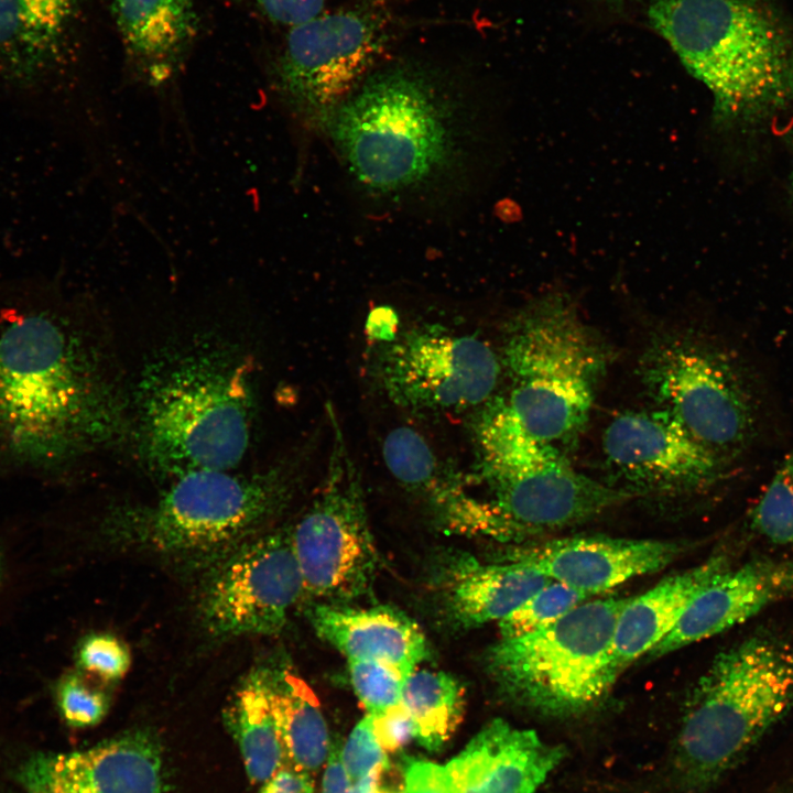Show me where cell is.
Wrapping results in <instances>:
<instances>
[{
  "mask_svg": "<svg viewBox=\"0 0 793 793\" xmlns=\"http://www.w3.org/2000/svg\"><path fill=\"white\" fill-rule=\"evenodd\" d=\"M683 550L666 540L572 536L515 548L506 560L591 596L665 568Z\"/></svg>",
  "mask_w": 793,
  "mask_h": 793,
  "instance_id": "obj_18",
  "label": "cell"
},
{
  "mask_svg": "<svg viewBox=\"0 0 793 793\" xmlns=\"http://www.w3.org/2000/svg\"><path fill=\"white\" fill-rule=\"evenodd\" d=\"M563 758L536 731L495 718L446 769L458 793H536Z\"/></svg>",
  "mask_w": 793,
  "mask_h": 793,
  "instance_id": "obj_20",
  "label": "cell"
},
{
  "mask_svg": "<svg viewBox=\"0 0 793 793\" xmlns=\"http://www.w3.org/2000/svg\"><path fill=\"white\" fill-rule=\"evenodd\" d=\"M80 0H0V75L34 86L63 64Z\"/></svg>",
  "mask_w": 793,
  "mask_h": 793,
  "instance_id": "obj_23",
  "label": "cell"
},
{
  "mask_svg": "<svg viewBox=\"0 0 793 793\" xmlns=\"http://www.w3.org/2000/svg\"><path fill=\"white\" fill-rule=\"evenodd\" d=\"M589 596L566 584L551 580L497 622L501 639L515 638L545 628Z\"/></svg>",
  "mask_w": 793,
  "mask_h": 793,
  "instance_id": "obj_31",
  "label": "cell"
},
{
  "mask_svg": "<svg viewBox=\"0 0 793 793\" xmlns=\"http://www.w3.org/2000/svg\"><path fill=\"white\" fill-rule=\"evenodd\" d=\"M79 667L106 682L121 680L130 669L131 653L127 644L115 634L87 636L77 649Z\"/></svg>",
  "mask_w": 793,
  "mask_h": 793,
  "instance_id": "obj_34",
  "label": "cell"
},
{
  "mask_svg": "<svg viewBox=\"0 0 793 793\" xmlns=\"http://www.w3.org/2000/svg\"><path fill=\"white\" fill-rule=\"evenodd\" d=\"M303 595L290 531L260 533L217 560L203 588L200 617L218 638L275 634Z\"/></svg>",
  "mask_w": 793,
  "mask_h": 793,
  "instance_id": "obj_13",
  "label": "cell"
},
{
  "mask_svg": "<svg viewBox=\"0 0 793 793\" xmlns=\"http://www.w3.org/2000/svg\"><path fill=\"white\" fill-rule=\"evenodd\" d=\"M611 470L633 493H697L736 472L659 408L617 415L602 434Z\"/></svg>",
  "mask_w": 793,
  "mask_h": 793,
  "instance_id": "obj_14",
  "label": "cell"
},
{
  "mask_svg": "<svg viewBox=\"0 0 793 793\" xmlns=\"http://www.w3.org/2000/svg\"><path fill=\"white\" fill-rule=\"evenodd\" d=\"M111 8L135 77L169 85L197 33L195 0H112Z\"/></svg>",
  "mask_w": 793,
  "mask_h": 793,
  "instance_id": "obj_22",
  "label": "cell"
},
{
  "mask_svg": "<svg viewBox=\"0 0 793 793\" xmlns=\"http://www.w3.org/2000/svg\"><path fill=\"white\" fill-rule=\"evenodd\" d=\"M263 784L260 793H313V782L308 772L293 767H282Z\"/></svg>",
  "mask_w": 793,
  "mask_h": 793,
  "instance_id": "obj_39",
  "label": "cell"
},
{
  "mask_svg": "<svg viewBox=\"0 0 793 793\" xmlns=\"http://www.w3.org/2000/svg\"><path fill=\"white\" fill-rule=\"evenodd\" d=\"M750 528L781 546L793 545V443L751 509Z\"/></svg>",
  "mask_w": 793,
  "mask_h": 793,
  "instance_id": "obj_30",
  "label": "cell"
},
{
  "mask_svg": "<svg viewBox=\"0 0 793 793\" xmlns=\"http://www.w3.org/2000/svg\"><path fill=\"white\" fill-rule=\"evenodd\" d=\"M371 719L376 738L384 751L401 749L415 738L414 723L402 703L371 716Z\"/></svg>",
  "mask_w": 793,
  "mask_h": 793,
  "instance_id": "obj_37",
  "label": "cell"
},
{
  "mask_svg": "<svg viewBox=\"0 0 793 793\" xmlns=\"http://www.w3.org/2000/svg\"><path fill=\"white\" fill-rule=\"evenodd\" d=\"M122 404L77 325L44 306L0 313V457L50 471L113 442Z\"/></svg>",
  "mask_w": 793,
  "mask_h": 793,
  "instance_id": "obj_1",
  "label": "cell"
},
{
  "mask_svg": "<svg viewBox=\"0 0 793 793\" xmlns=\"http://www.w3.org/2000/svg\"><path fill=\"white\" fill-rule=\"evenodd\" d=\"M500 361L475 335L424 324L380 343L370 371L394 405L413 414H441L488 402L499 381Z\"/></svg>",
  "mask_w": 793,
  "mask_h": 793,
  "instance_id": "obj_11",
  "label": "cell"
},
{
  "mask_svg": "<svg viewBox=\"0 0 793 793\" xmlns=\"http://www.w3.org/2000/svg\"><path fill=\"white\" fill-rule=\"evenodd\" d=\"M327 410L332 441L325 481L289 531L305 595L346 604L370 588L379 557L360 472L330 404Z\"/></svg>",
  "mask_w": 793,
  "mask_h": 793,
  "instance_id": "obj_10",
  "label": "cell"
},
{
  "mask_svg": "<svg viewBox=\"0 0 793 793\" xmlns=\"http://www.w3.org/2000/svg\"><path fill=\"white\" fill-rule=\"evenodd\" d=\"M551 580L521 562L485 564L466 557L445 574L444 604L456 624L475 628L498 622Z\"/></svg>",
  "mask_w": 793,
  "mask_h": 793,
  "instance_id": "obj_25",
  "label": "cell"
},
{
  "mask_svg": "<svg viewBox=\"0 0 793 793\" xmlns=\"http://www.w3.org/2000/svg\"><path fill=\"white\" fill-rule=\"evenodd\" d=\"M404 793H458L446 767L411 760L404 772Z\"/></svg>",
  "mask_w": 793,
  "mask_h": 793,
  "instance_id": "obj_38",
  "label": "cell"
},
{
  "mask_svg": "<svg viewBox=\"0 0 793 793\" xmlns=\"http://www.w3.org/2000/svg\"><path fill=\"white\" fill-rule=\"evenodd\" d=\"M639 374L666 411L735 472L751 458L763 426L762 395L747 362L702 335L667 333L651 340Z\"/></svg>",
  "mask_w": 793,
  "mask_h": 793,
  "instance_id": "obj_8",
  "label": "cell"
},
{
  "mask_svg": "<svg viewBox=\"0 0 793 793\" xmlns=\"http://www.w3.org/2000/svg\"><path fill=\"white\" fill-rule=\"evenodd\" d=\"M629 599L582 602L545 628L493 644L486 667L500 694L547 717H571L598 705L617 681L612 640Z\"/></svg>",
  "mask_w": 793,
  "mask_h": 793,
  "instance_id": "obj_9",
  "label": "cell"
},
{
  "mask_svg": "<svg viewBox=\"0 0 793 793\" xmlns=\"http://www.w3.org/2000/svg\"><path fill=\"white\" fill-rule=\"evenodd\" d=\"M791 150H792V159H793V132H792V138H791ZM791 186H792V191H793V166H792V174H791Z\"/></svg>",
  "mask_w": 793,
  "mask_h": 793,
  "instance_id": "obj_42",
  "label": "cell"
},
{
  "mask_svg": "<svg viewBox=\"0 0 793 793\" xmlns=\"http://www.w3.org/2000/svg\"><path fill=\"white\" fill-rule=\"evenodd\" d=\"M388 39L387 18L369 8L292 28L275 65L278 90L296 113L325 119L369 76Z\"/></svg>",
  "mask_w": 793,
  "mask_h": 793,
  "instance_id": "obj_12",
  "label": "cell"
},
{
  "mask_svg": "<svg viewBox=\"0 0 793 793\" xmlns=\"http://www.w3.org/2000/svg\"><path fill=\"white\" fill-rule=\"evenodd\" d=\"M300 459L253 474L196 470L174 479L157 499L117 511L112 536L169 556L217 560L260 534L291 497Z\"/></svg>",
  "mask_w": 793,
  "mask_h": 793,
  "instance_id": "obj_6",
  "label": "cell"
},
{
  "mask_svg": "<svg viewBox=\"0 0 793 793\" xmlns=\"http://www.w3.org/2000/svg\"><path fill=\"white\" fill-rule=\"evenodd\" d=\"M648 17L720 121L756 122L793 101V36L767 0H653Z\"/></svg>",
  "mask_w": 793,
  "mask_h": 793,
  "instance_id": "obj_4",
  "label": "cell"
},
{
  "mask_svg": "<svg viewBox=\"0 0 793 793\" xmlns=\"http://www.w3.org/2000/svg\"><path fill=\"white\" fill-rule=\"evenodd\" d=\"M485 404L475 428L481 456L479 475L518 472L563 457L555 446L537 439L524 427L504 398Z\"/></svg>",
  "mask_w": 793,
  "mask_h": 793,
  "instance_id": "obj_28",
  "label": "cell"
},
{
  "mask_svg": "<svg viewBox=\"0 0 793 793\" xmlns=\"http://www.w3.org/2000/svg\"><path fill=\"white\" fill-rule=\"evenodd\" d=\"M340 760L351 781L376 769L387 768V756L376 738L370 715L365 716L350 732Z\"/></svg>",
  "mask_w": 793,
  "mask_h": 793,
  "instance_id": "obj_35",
  "label": "cell"
},
{
  "mask_svg": "<svg viewBox=\"0 0 793 793\" xmlns=\"http://www.w3.org/2000/svg\"><path fill=\"white\" fill-rule=\"evenodd\" d=\"M316 634L349 660L388 664L405 678L430 653L420 627L389 606L367 608L317 602L309 611Z\"/></svg>",
  "mask_w": 793,
  "mask_h": 793,
  "instance_id": "obj_21",
  "label": "cell"
},
{
  "mask_svg": "<svg viewBox=\"0 0 793 793\" xmlns=\"http://www.w3.org/2000/svg\"><path fill=\"white\" fill-rule=\"evenodd\" d=\"M224 719L237 741L248 778L253 783L267 782L283 767L285 753L259 667L241 682Z\"/></svg>",
  "mask_w": 793,
  "mask_h": 793,
  "instance_id": "obj_27",
  "label": "cell"
},
{
  "mask_svg": "<svg viewBox=\"0 0 793 793\" xmlns=\"http://www.w3.org/2000/svg\"><path fill=\"white\" fill-rule=\"evenodd\" d=\"M322 793H352V781L343 765L337 748H332L328 754Z\"/></svg>",
  "mask_w": 793,
  "mask_h": 793,
  "instance_id": "obj_40",
  "label": "cell"
},
{
  "mask_svg": "<svg viewBox=\"0 0 793 793\" xmlns=\"http://www.w3.org/2000/svg\"><path fill=\"white\" fill-rule=\"evenodd\" d=\"M793 708V642L757 631L718 653L689 695L673 756L687 791L723 778Z\"/></svg>",
  "mask_w": 793,
  "mask_h": 793,
  "instance_id": "obj_5",
  "label": "cell"
},
{
  "mask_svg": "<svg viewBox=\"0 0 793 793\" xmlns=\"http://www.w3.org/2000/svg\"><path fill=\"white\" fill-rule=\"evenodd\" d=\"M401 703L414 723L420 745L437 751L460 721L465 691L449 673L415 670L404 681Z\"/></svg>",
  "mask_w": 793,
  "mask_h": 793,
  "instance_id": "obj_29",
  "label": "cell"
},
{
  "mask_svg": "<svg viewBox=\"0 0 793 793\" xmlns=\"http://www.w3.org/2000/svg\"><path fill=\"white\" fill-rule=\"evenodd\" d=\"M786 599H793V560L761 557L731 565L695 598L648 659L717 636Z\"/></svg>",
  "mask_w": 793,
  "mask_h": 793,
  "instance_id": "obj_19",
  "label": "cell"
},
{
  "mask_svg": "<svg viewBox=\"0 0 793 793\" xmlns=\"http://www.w3.org/2000/svg\"><path fill=\"white\" fill-rule=\"evenodd\" d=\"M608 2H610L612 4H620V3H623L624 0H608Z\"/></svg>",
  "mask_w": 793,
  "mask_h": 793,
  "instance_id": "obj_43",
  "label": "cell"
},
{
  "mask_svg": "<svg viewBox=\"0 0 793 793\" xmlns=\"http://www.w3.org/2000/svg\"><path fill=\"white\" fill-rule=\"evenodd\" d=\"M731 565L724 555L713 556L630 598L619 615L613 633L615 677L618 678L667 636L695 598Z\"/></svg>",
  "mask_w": 793,
  "mask_h": 793,
  "instance_id": "obj_24",
  "label": "cell"
},
{
  "mask_svg": "<svg viewBox=\"0 0 793 793\" xmlns=\"http://www.w3.org/2000/svg\"><path fill=\"white\" fill-rule=\"evenodd\" d=\"M328 123L351 173L380 193L432 185L454 172L463 156L460 106L414 70L369 75L328 116Z\"/></svg>",
  "mask_w": 793,
  "mask_h": 793,
  "instance_id": "obj_3",
  "label": "cell"
},
{
  "mask_svg": "<svg viewBox=\"0 0 793 793\" xmlns=\"http://www.w3.org/2000/svg\"><path fill=\"white\" fill-rule=\"evenodd\" d=\"M352 689L368 711L376 716L401 703L405 677L394 667L371 660H349Z\"/></svg>",
  "mask_w": 793,
  "mask_h": 793,
  "instance_id": "obj_32",
  "label": "cell"
},
{
  "mask_svg": "<svg viewBox=\"0 0 793 793\" xmlns=\"http://www.w3.org/2000/svg\"><path fill=\"white\" fill-rule=\"evenodd\" d=\"M29 793H165L157 737L134 730L91 748L30 760L21 772Z\"/></svg>",
  "mask_w": 793,
  "mask_h": 793,
  "instance_id": "obj_15",
  "label": "cell"
},
{
  "mask_svg": "<svg viewBox=\"0 0 793 793\" xmlns=\"http://www.w3.org/2000/svg\"><path fill=\"white\" fill-rule=\"evenodd\" d=\"M519 536L589 520L634 497L576 471L563 457L518 472L479 475Z\"/></svg>",
  "mask_w": 793,
  "mask_h": 793,
  "instance_id": "obj_16",
  "label": "cell"
},
{
  "mask_svg": "<svg viewBox=\"0 0 793 793\" xmlns=\"http://www.w3.org/2000/svg\"><path fill=\"white\" fill-rule=\"evenodd\" d=\"M501 361L511 379L508 405L534 437L555 446L586 424L608 354L571 301L548 294L510 322Z\"/></svg>",
  "mask_w": 793,
  "mask_h": 793,
  "instance_id": "obj_7",
  "label": "cell"
},
{
  "mask_svg": "<svg viewBox=\"0 0 793 793\" xmlns=\"http://www.w3.org/2000/svg\"><path fill=\"white\" fill-rule=\"evenodd\" d=\"M385 466L397 482L420 500L445 531L500 541L519 537L490 501L467 489V479L442 459L415 430L399 426L382 444Z\"/></svg>",
  "mask_w": 793,
  "mask_h": 793,
  "instance_id": "obj_17",
  "label": "cell"
},
{
  "mask_svg": "<svg viewBox=\"0 0 793 793\" xmlns=\"http://www.w3.org/2000/svg\"><path fill=\"white\" fill-rule=\"evenodd\" d=\"M253 399L247 366L210 347L164 354L137 395L139 452L154 471L177 478L231 470L250 442Z\"/></svg>",
  "mask_w": 793,
  "mask_h": 793,
  "instance_id": "obj_2",
  "label": "cell"
},
{
  "mask_svg": "<svg viewBox=\"0 0 793 793\" xmlns=\"http://www.w3.org/2000/svg\"><path fill=\"white\" fill-rule=\"evenodd\" d=\"M382 771L383 769H376L369 774L352 781V793H378Z\"/></svg>",
  "mask_w": 793,
  "mask_h": 793,
  "instance_id": "obj_41",
  "label": "cell"
},
{
  "mask_svg": "<svg viewBox=\"0 0 793 793\" xmlns=\"http://www.w3.org/2000/svg\"><path fill=\"white\" fill-rule=\"evenodd\" d=\"M259 670L285 758L297 770L318 769L328 757L329 735L315 694L286 665Z\"/></svg>",
  "mask_w": 793,
  "mask_h": 793,
  "instance_id": "obj_26",
  "label": "cell"
},
{
  "mask_svg": "<svg viewBox=\"0 0 793 793\" xmlns=\"http://www.w3.org/2000/svg\"><path fill=\"white\" fill-rule=\"evenodd\" d=\"M57 704L65 721L76 728L99 724L109 708L106 693L89 685L79 674H69L59 682Z\"/></svg>",
  "mask_w": 793,
  "mask_h": 793,
  "instance_id": "obj_33",
  "label": "cell"
},
{
  "mask_svg": "<svg viewBox=\"0 0 793 793\" xmlns=\"http://www.w3.org/2000/svg\"><path fill=\"white\" fill-rule=\"evenodd\" d=\"M378 793H391V792H385V791L379 790Z\"/></svg>",
  "mask_w": 793,
  "mask_h": 793,
  "instance_id": "obj_45",
  "label": "cell"
},
{
  "mask_svg": "<svg viewBox=\"0 0 793 793\" xmlns=\"http://www.w3.org/2000/svg\"><path fill=\"white\" fill-rule=\"evenodd\" d=\"M247 1L271 22L292 29L323 14L326 0Z\"/></svg>",
  "mask_w": 793,
  "mask_h": 793,
  "instance_id": "obj_36",
  "label": "cell"
},
{
  "mask_svg": "<svg viewBox=\"0 0 793 793\" xmlns=\"http://www.w3.org/2000/svg\"><path fill=\"white\" fill-rule=\"evenodd\" d=\"M1 573H2V562H1V556H0V577H1Z\"/></svg>",
  "mask_w": 793,
  "mask_h": 793,
  "instance_id": "obj_44",
  "label": "cell"
}]
</instances>
